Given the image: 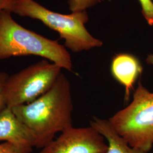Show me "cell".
Returning <instances> with one entry per match:
<instances>
[{"label": "cell", "instance_id": "cell-1", "mask_svg": "<svg viewBox=\"0 0 153 153\" xmlns=\"http://www.w3.org/2000/svg\"><path fill=\"white\" fill-rule=\"evenodd\" d=\"M12 109L31 132L34 147L42 149L55 139L58 133L73 126L71 83L61 73L47 93L30 103Z\"/></svg>", "mask_w": 153, "mask_h": 153}, {"label": "cell", "instance_id": "cell-2", "mask_svg": "<svg viewBox=\"0 0 153 153\" xmlns=\"http://www.w3.org/2000/svg\"><path fill=\"white\" fill-rule=\"evenodd\" d=\"M11 13L7 9L0 11V60L38 56L72 71L71 56L64 45L23 27L13 19Z\"/></svg>", "mask_w": 153, "mask_h": 153}, {"label": "cell", "instance_id": "cell-3", "mask_svg": "<svg viewBox=\"0 0 153 153\" xmlns=\"http://www.w3.org/2000/svg\"><path fill=\"white\" fill-rule=\"evenodd\" d=\"M9 10L19 16L37 19L59 33L65 40L64 46L77 53L102 46L103 42L95 38L85 27L88 16L86 11L62 14L49 10L33 0H16Z\"/></svg>", "mask_w": 153, "mask_h": 153}, {"label": "cell", "instance_id": "cell-4", "mask_svg": "<svg viewBox=\"0 0 153 153\" xmlns=\"http://www.w3.org/2000/svg\"><path fill=\"white\" fill-rule=\"evenodd\" d=\"M108 120L130 146L148 153L153 146V92L139 82L131 103Z\"/></svg>", "mask_w": 153, "mask_h": 153}, {"label": "cell", "instance_id": "cell-5", "mask_svg": "<svg viewBox=\"0 0 153 153\" xmlns=\"http://www.w3.org/2000/svg\"><path fill=\"white\" fill-rule=\"evenodd\" d=\"M61 69L59 66L43 60L9 76L5 88L7 107L13 108L39 98L53 86Z\"/></svg>", "mask_w": 153, "mask_h": 153}, {"label": "cell", "instance_id": "cell-6", "mask_svg": "<svg viewBox=\"0 0 153 153\" xmlns=\"http://www.w3.org/2000/svg\"><path fill=\"white\" fill-rule=\"evenodd\" d=\"M105 139L91 126H71L61 133L39 153H105Z\"/></svg>", "mask_w": 153, "mask_h": 153}, {"label": "cell", "instance_id": "cell-7", "mask_svg": "<svg viewBox=\"0 0 153 153\" xmlns=\"http://www.w3.org/2000/svg\"><path fill=\"white\" fill-rule=\"evenodd\" d=\"M1 141L11 143L21 153H31L35 148L31 132L9 107L0 112Z\"/></svg>", "mask_w": 153, "mask_h": 153}, {"label": "cell", "instance_id": "cell-8", "mask_svg": "<svg viewBox=\"0 0 153 153\" xmlns=\"http://www.w3.org/2000/svg\"><path fill=\"white\" fill-rule=\"evenodd\" d=\"M142 65L139 60L129 53H119L113 57L111 64V74L125 88V100H129L130 93L137 78L142 74Z\"/></svg>", "mask_w": 153, "mask_h": 153}, {"label": "cell", "instance_id": "cell-9", "mask_svg": "<svg viewBox=\"0 0 153 153\" xmlns=\"http://www.w3.org/2000/svg\"><path fill=\"white\" fill-rule=\"evenodd\" d=\"M90 126L100 133L107 141L108 149L105 153H148L130 146L115 131L108 120L94 117L90 121Z\"/></svg>", "mask_w": 153, "mask_h": 153}, {"label": "cell", "instance_id": "cell-10", "mask_svg": "<svg viewBox=\"0 0 153 153\" xmlns=\"http://www.w3.org/2000/svg\"><path fill=\"white\" fill-rule=\"evenodd\" d=\"M101 0H68L69 9L73 12L86 11L99 3Z\"/></svg>", "mask_w": 153, "mask_h": 153}, {"label": "cell", "instance_id": "cell-11", "mask_svg": "<svg viewBox=\"0 0 153 153\" xmlns=\"http://www.w3.org/2000/svg\"><path fill=\"white\" fill-rule=\"evenodd\" d=\"M142 7V13L150 26L153 25V2L152 0H138Z\"/></svg>", "mask_w": 153, "mask_h": 153}, {"label": "cell", "instance_id": "cell-12", "mask_svg": "<svg viewBox=\"0 0 153 153\" xmlns=\"http://www.w3.org/2000/svg\"><path fill=\"white\" fill-rule=\"evenodd\" d=\"M9 75L4 71H0V112L7 107L5 96L6 83Z\"/></svg>", "mask_w": 153, "mask_h": 153}, {"label": "cell", "instance_id": "cell-13", "mask_svg": "<svg viewBox=\"0 0 153 153\" xmlns=\"http://www.w3.org/2000/svg\"><path fill=\"white\" fill-rule=\"evenodd\" d=\"M0 153H21L9 142L0 143Z\"/></svg>", "mask_w": 153, "mask_h": 153}, {"label": "cell", "instance_id": "cell-14", "mask_svg": "<svg viewBox=\"0 0 153 153\" xmlns=\"http://www.w3.org/2000/svg\"><path fill=\"white\" fill-rule=\"evenodd\" d=\"M14 1L15 0H0V11L4 9L9 10Z\"/></svg>", "mask_w": 153, "mask_h": 153}, {"label": "cell", "instance_id": "cell-15", "mask_svg": "<svg viewBox=\"0 0 153 153\" xmlns=\"http://www.w3.org/2000/svg\"><path fill=\"white\" fill-rule=\"evenodd\" d=\"M146 61L148 64L153 65V55L150 54V55H148V57L146 59Z\"/></svg>", "mask_w": 153, "mask_h": 153}, {"label": "cell", "instance_id": "cell-16", "mask_svg": "<svg viewBox=\"0 0 153 153\" xmlns=\"http://www.w3.org/2000/svg\"><path fill=\"white\" fill-rule=\"evenodd\" d=\"M15 1H16V0H15Z\"/></svg>", "mask_w": 153, "mask_h": 153}]
</instances>
